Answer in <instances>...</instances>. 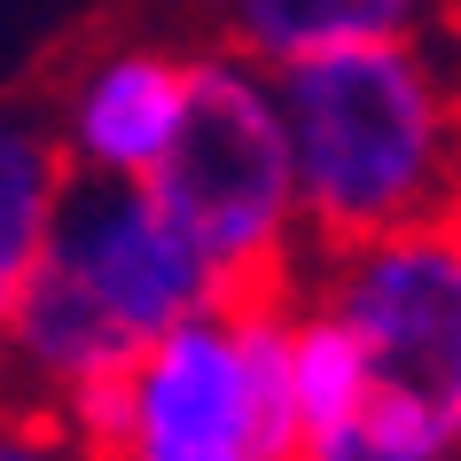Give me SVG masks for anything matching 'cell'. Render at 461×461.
<instances>
[{
    "label": "cell",
    "mask_w": 461,
    "mask_h": 461,
    "mask_svg": "<svg viewBox=\"0 0 461 461\" xmlns=\"http://www.w3.org/2000/svg\"><path fill=\"white\" fill-rule=\"evenodd\" d=\"M188 102V55L157 40H125L78 63L55 102V141L86 180H149Z\"/></svg>",
    "instance_id": "6"
},
{
    "label": "cell",
    "mask_w": 461,
    "mask_h": 461,
    "mask_svg": "<svg viewBox=\"0 0 461 461\" xmlns=\"http://www.w3.org/2000/svg\"><path fill=\"white\" fill-rule=\"evenodd\" d=\"M71 188V157L55 141V110L40 102H0V344L16 321L40 250H48L55 203Z\"/></svg>",
    "instance_id": "8"
},
{
    "label": "cell",
    "mask_w": 461,
    "mask_h": 461,
    "mask_svg": "<svg viewBox=\"0 0 461 461\" xmlns=\"http://www.w3.org/2000/svg\"><path fill=\"white\" fill-rule=\"evenodd\" d=\"M219 48L250 63H290L321 48H367V40H422L446 0H212Z\"/></svg>",
    "instance_id": "7"
},
{
    "label": "cell",
    "mask_w": 461,
    "mask_h": 461,
    "mask_svg": "<svg viewBox=\"0 0 461 461\" xmlns=\"http://www.w3.org/2000/svg\"><path fill=\"white\" fill-rule=\"evenodd\" d=\"M313 258L454 212V86L430 40L267 63Z\"/></svg>",
    "instance_id": "2"
},
{
    "label": "cell",
    "mask_w": 461,
    "mask_h": 461,
    "mask_svg": "<svg viewBox=\"0 0 461 461\" xmlns=\"http://www.w3.org/2000/svg\"><path fill=\"white\" fill-rule=\"evenodd\" d=\"M290 305L297 297H243L180 321L55 422H71L95 461H305Z\"/></svg>",
    "instance_id": "3"
},
{
    "label": "cell",
    "mask_w": 461,
    "mask_h": 461,
    "mask_svg": "<svg viewBox=\"0 0 461 461\" xmlns=\"http://www.w3.org/2000/svg\"><path fill=\"white\" fill-rule=\"evenodd\" d=\"M212 305H227L212 267L157 212L141 180L71 172L48 250L16 297L8 344H0V399L71 414L86 391L118 384L165 329L212 313Z\"/></svg>",
    "instance_id": "1"
},
{
    "label": "cell",
    "mask_w": 461,
    "mask_h": 461,
    "mask_svg": "<svg viewBox=\"0 0 461 461\" xmlns=\"http://www.w3.org/2000/svg\"><path fill=\"white\" fill-rule=\"evenodd\" d=\"M0 461H95L71 438V422H55L48 407H24V399H0Z\"/></svg>",
    "instance_id": "9"
},
{
    "label": "cell",
    "mask_w": 461,
    "mask_h": 461,
    "mask_svg": "<svg viewBox=\"0 0 461 461\" xmlns=\"http://www.w3.org/2000/svg\"><path fill=\"white\" fill-rule=\"evenodd\" d=\"M157 212L195 243L212 267L219 297H305L313 250L297 227V180H290V141L274 110L267 63L235 48L188 55V102L172 125L157 172L141 180Z\"/></svg>",
    "instance_id": "4"
},
{
    "label": "cell",
    "mask_w": 461,
    "mask_h": 461,
    "mask_svg": "<svg viewBox=\"0 0 461 461\" xmlns=\"http://www.w3.org/2000/svg\"><path fill=\"white\" fill-rule=\"evenodd\" d=\"M305 297L329 321L352 329V344L375 367V384L461 399V243H454V212L391 227V235L352 243L337 258H313Z\"/></svg>",
    "instance_id": "5"
}]
</instances>
